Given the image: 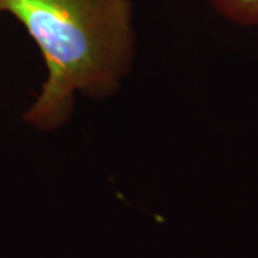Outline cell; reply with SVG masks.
<instances>
[{
    "label": "cell",
    "mask_w": 258,
    "mask_h": 258,
    "mask_svg": "<svg viewBox=\"0 0 258 258\" xmlns=\"http://www.w3.org/2000/svg\"><path fill=\"white\" fill-rule=\"evenodd\" d=\"M221 18L242 28H258V0H205Z\"/></svg>",
    "instance_id": "7a4b0ae2"
},
{
    "label": "cell",
    "mask_w": 258,
    "mask_h": 258,
    "mask_svg": "<svg viewBox=\"0 0 258 258\" xmlns=\"http://www.w3.org/2000/svg\"><path fill=\"white\" fill-rule=\"evenodd\" d=\"M20 23L39 49L46 76L23 122L55 132L79 96L106 99L119 91L137 52L134 0H0V16Z\"/></svg>",
    "instance_id": "6da1fadb"
}]
</instances>
